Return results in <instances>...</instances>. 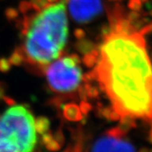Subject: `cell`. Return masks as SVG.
<instances>
[{"mask_svg": "<svg viewBox=\"0 0 152 152\" xmlns=\"http://www.w3.org/2000/svg\"><path fill=\"white\" fill-rule=\"evenodd\" d=\"M103 37L96 80L120 117L151 121L152 65L144 35L110 30Z\"/></svg>", "mask_w": 152, "mask_h": 152, "instance_id": "obj_1", "label": "cell"}, {"mask_svg": "<svg viewBox=\"0 0 152 152\" xmlns=\"http://www.w3.org/2000/svg\"><path fill=\"white\" fill-rule=\"evenodd\" d=\"M65 2L50 4L33 16L23 47L30 64L44 68L61 56L68 34Z\"/></svg>", "mask_w": 152, "mask_h": 152, "instance_id": "obj_2", "label": "cell"}, {"mask_svg": "<svg viewBox=\"0 0 152 152\" xmlns=\"http://www.w3.org/2000/svg\"><path fill=\"white\" fill-rule=\"evenodd\" d=\"M36 143L34 116L25 106L13 105L0 115V151H31Z\"/></svg>", "mask_w": 152, "mask_h": 152, "instance_id": "obj_3", "label": "cell"}, {"mask_svg": "<svg viewBox=\"0 0 152 152\" xmlns=\"http://www.w3.org/2000/svg\"><path fill=\"white\" fill-rule=\"evenodd\" d=\"M81 58L78 54L64 57L46 66L45 75L51 90L59 93L72 92L78 88L82 81L79 64Z\"/></svg>", "mask_w": 152, "mask_h": 152, "instance_id": "obj_4", "label": "cell"}, {"mask_svg": "<svg viewBox=\"0 0 152 152\" xmlns=\"http://www.w3.org/2000/svg\"><path fill=\"white\" fill-rule=\"evenodd\" d=\"M72 18L78 23H87L103 10L101 0H68Z\"/></svg>", "mask_w": 152, "mask_h": 152, "instance_id": "obj_5", "label": "cell"}, {"mask_svg": "<svg viewBox=\"0 0 152 152\" xmlns=\"http://www.w3.org/2000/svg\"><path fill=\"white\" fill-rule=\"evenodd\" d=\"M92 151H135L132 144L124 140L123 138L108 136L101 137L96 140L92 146Z\"/></svg>", "mask_w": 152, "mask_h": 152, "instance_id": "obj_6", "label": "cell"}, {"mask_svg": "<svg viewBox=\"0 0 152 152\" xmlns=\"http://www.w3.org/2000/svg\"><path fill=\"white\" fill-rule=\"evenodd\" d=\"M63 116L71 122H78L83 119L79 106L74 102H68L63 106Z\"/></svg>", "mask_w": 152, "mask_h": 152, "instance_id": "obj_7", "label": "cell"}, {"mask_svg": "<svg viewBox=\"0 0 152 152\" xmlns=\"http://www.w3.org/2000/svg\"><path fill=\"white\" fill-rule=\"evenodd\" d=\"M41 140H42L43 144L44 147L48 149V151H59L61 148V144L55 140V138L54 137L53 134L50 132H46L44 134L41 135Z\"/></svg>", "mask_w": 152, "mask_h": 152, "instance_id": "obj_8", "label": "cell"}, {"mask_svg": "<svg viewBox=\"0 0 152 152\" xmlns=\"http://www.w3.org/2000/svg\"><path fill=\"white\" fill-rule=\"evenodd\" d=\"M99 50L93 49L89 52L86 53L83 55L82 59V63L88 68H93L98 63L99 59Z\"/></svg>", "mask_w": 152, "mask_h": 152, "instance_id": "obj_9", "label": "cell"}, {"mask_svg": "<svg viewBox=\"0 0 152 152\" xmlns=\"http://www.w3.org/2000/svg\"><path fill=\"white\" fill-rule=\"evenodd\" d=\"M8 59L12 65L20 66L24 62L26 61V54L24 52L23 48H17L15 49Z\"/></svg>", "mask_w": 152, "mask_h": 152, "instance_id": "obj_10", "label": "cell"}, {"mask_svg": "<svg viewBox=\"0 0 152 152\" xmlns=\"http://www.w3.org/2000/svg\"><path fill=\"white\" fill-rule=\"evenodd\" d=\"M50 126V120L46 116H38L36 120H34V126L37 132L40 135L44 133L48 132Z\"/></svg>", "mask_w": 152, "mask_h": 152, "instance_id": "obj_11", "label": "cell"}, {"mask_svg": "<svg viewBox=\"0 0 152 152\" xmlns=\"http://www.w3.org/2000/svg\"><path fill=\"white\" fill-rule=\"evenodd\" d=\"M75 46V49L77 50V51L83 54L95 49L94 43L92 42V40L86 39V38H82V39H79L77 40Z\"/></svg>", "mask_w": 152, "mask_h": 152, "instance_id": "obj_12", "label": "cell"}, {"mask_svg": "<svg viewBox=\"0 0 152 152\" xmlns=\"http://www.w3.org/2000/svg\"><path fill=\"white\" fill-rule=\"evenodd\" d=\"M134 119L135 118H134L132 116H121L120 120H119L118 126L125 134H127L131 129L136 127L137 125Z\"/></svg>", "mask_w": 152, "mask_h": 152, "instance_id": "obj_13", "label": "cell"}, {"mask_svg": "<svg viewBox=\"0 0 152 152\" xmlns=\"http://www.w3.org/2000/svg\"><path fill=\"white\" fill-rule=\"evenodd\" d=\"M83 87L86 91L87 99H97L99 96V89L94 85L91 84V82H85Z\"/></svg>", "mask_w": 152, "mask_h": 152, "instance_id": "obj_14", "label": "cell"}, {"mask_svg": "<svg viewBox=\"0 0 152 152\" xmlns=\"http://www.w3.org/2000/svg\"><path fill=\"white\" fill-rule=\"evenodd\" d=\"M19 11H20L22 14L25 15L27 13H30L31 12H34L35 10L33 8L32 4L30 1H26V0H22L19 4Z\"/></svg>", "mask_w": 152, "mask_h": 152, "instance_id": "obj_15", "label": "cell"}, {"mask_svg": "<svg viewBox=\"0 0 152 152\" xmlns=\"http://www.w3.org/2000/svg\"><path fill=\"white\" fill-rule=\"evenodd\" d=\"M30 2H31L33 8L36 12H40L50 5L47 0H30Z\"/></svg>", "mask_w": 152, "mask_h": 152, "instance_id": "obj_16", "label": "cell"}, {"mask_svg": "<svg viewBox=\"0 0 152 152\" xmlns=\"http://www.w3.org/2000/svg\"><path fill=\"white\" fill-rule=\"evenodd\" d=\"M20 11L12 7H9L5 10V16L9 21H14L19 17Z\"/></svg>", "mask_w": 152, "mask_h": 152, "instance_id": "obj_17", "label": "cell"}, {"mask_svg": "<svg viewBox=\"0 0 152 152\" xmlns=\"http://www.w3.org/2000/svg\"><path fill=\"white\" fill-rule=\"evenodd\" d=\"M126 134H125L118 126H115V127H113V128L111 129H109V130L106 131V135L117 138H123L124 137H125Z\"/></svg>", "mask_w": 152, "mask_h": 152, "instance_id": "obj_18", "label": "cell"}, {"mask_svg": "<svg viewBox=\"0 0 152 152\" xmlns=\"http://www.w3.org/2000/svg\"><path fill=\"white\" fill-rule=\"evenodd\" d=\"M79 108H80L81 112L83 114V116H87L92 110V106L87 100H82L79 104Z\"/></svg>", "mask_w": 152, "mask_h": 152, "instance_id": "obj_19", "label": "cell"}, {"mask_svg": "<svg viewBox=\"0 0 152 152\" xmlns=\"http://www.w3.org/2000/svg\"><path fill=\"white\" fill-rule=\"evenodd\" d=\"M12 64L10 62L8 58H0V72L6 73L10 70Z\"/></svg>", "mask_w": 152, "mask_h": 152, "instance_id": "obj_20", "label": "cell"}, {"mask_svg": "<svg viewBox=\"0 0 152 152\" xmlns=\"http://www.w3.org/2000/svg\"><path fill=\"white\" fill-rule=\"evenodd\" d=\"M127 6L130 10L134 11H140L142 8V2L140 0H129Z\"/></svg>", "mask_w": 152, "mask_h": 152, "instance_id": "obj_21", "label": "cell"}, {"mask_svg": "<svg viewBox=\"0 0 152 152\" xmlns=\"http://www.w3.org/2000/svg\"><path fill=\"white\" fill-rule=\"evenodd\" d=\"M53 135H54V137L55 138V140L61 144V146H63L64 143V137L61 130H57L56 132L53 134Z\"/></svg>", "mask_w": 152, "mask_h": 152, "instance_id": "obj_22", "label": "cell"}, {"mask_svg": "<svg viewBox=\"0 0 152 152\" xmlns=\"http://www.w3.org/2000/svg\"><path fill=\"white\" fill-rule=\"evenodd\" d=\"M74 35L77 40H79V39H82V38L86 37V32H85L84 30L78 28V29H75V30L74 31Z\"/></svg>", "mask_w": 152, "mask_h": 152, "instance_id": "obj_23", "label": "cell"}, {"mask_svg": "<svg viewBox=\"0 0 152 152\" xmlns=\"http://www.w3.org/2000/svg\"><path fill=\"white\" fill-rule=\"evenodd\" d=\"M2 99L4 100L5 102H6V103H7L8 105H10V106H13V105H16V102H15V101L13 100V99L12 98H10V97H8V96H3V98H2Z\"/></svg>", "mask_w": 152, "mask_h": 152, "instance_id": "obj_24", "label": "cell"}, {"mask_svg": "<svg viewBox=\"0 0 152 152\" xmlns=\"http://www.w3.org/2000/svg\"><path fill=\"white\" fill-rule=\"evenodd\" d=\"M48 2V3H50V4H54V3H57L60 0H47Z\"/></svg>", "mask_w": 152, "mask_h": 152, "instance_id": "obj_25", "label": "cell"}, {"mask_svg": "<svg viewBox=\"0 0 152 152\" xmlns=\"http://www.w3.org/2000/svg\"><path fill=\"white\" fill-rule=\"evenodd\" d=\"M148 140H149V142L152 144V135L151 134H149V137H148Z\"/></svg>", "mask_w": 152, "mask_h": 152, "instance_id": "obj_26", "label": "cell"}, {"mask_svg": "<svg viewBox=\"0 0 152 152\" xmlns=\"http://www.w3.org/2000/svg\"><path fill=\"white\" fill-rule=\"evenodd\" d=\"M140 1H141V2H148V0H140Z\"/></svg>", "mask_w": 152, "mask_h": 152, "instance_id": "obj_27", "label": "cell"}, {"mask_svg": "<svg viewBox=\"0 0 152 152\" xmlns=\"http://www.w3.org/2000/svg\"><path fill=\"white\" fill-rule=\"evenodd\" d=\"M110 1H121V0H110Z\"/></svg>", "mask_w": 152, "mask_h": 152, "instance_id": "obj_28", "label": "cell"}, {"mask_svg": "<svg viewBox=\"0 0 152 152\" xmlns=\"http://www.w3.org/2000/svg\"><path fill=\"white\" fill-rule=\"evenodd\" d=\"M0 1H1V0H0Z\"/></svg>", "mask_w": 152, "mask_h": 152, "instance_id": "obj_29", "label": "cell"}, {"mask_svg": "<svg viewBox=\"0 0 152 152\" xmlns=\"http://www.w3.org/2000/svg\"><path fill=\"white\" fill-rule=\"evenodd\" d=\"M151 151H152V150H151Z\"/></svg>", "mask_w": 152, "mask_h": 152, "instance_id": "obj_30", "label": "cell"}]
</instances>
